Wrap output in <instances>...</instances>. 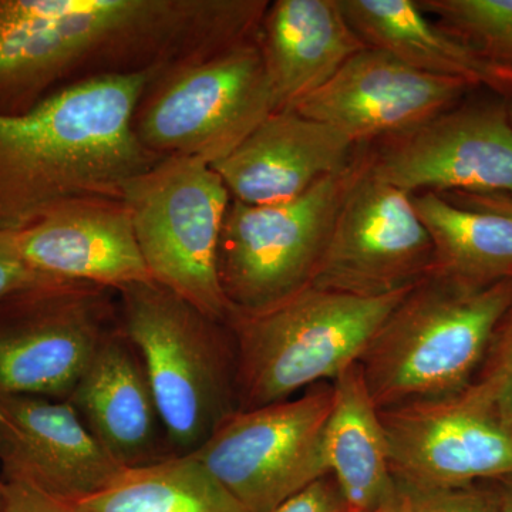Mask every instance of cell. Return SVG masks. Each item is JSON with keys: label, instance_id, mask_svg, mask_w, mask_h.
Segmentation results:
<instances>
[{"label": "cell", "instance_id": "cell-26", "mask_svg": "<svg viewBox=\"0 0 512 512\" xmlns=\"http://www.w3.org/2000/svg\"><path fill=\"white\" fill-rule=\"evenodd\" d=\"M476 382L483 384L512 420V305L495 329Z\"/></svg>", "mask_w": 512, "mask_h": 512}, {"label": "cell", "instance_id": "cell-2", "mask_svg": "<svg viewBox=\"0 0 512 512\" xmlns=\"http://www.w3.org/2000/svg\"><path fill=\"white\" fill-rule=\"evenodd\" d=\"M160 70L64 86L28 113L0 116V229H19L84 200H123L128 181L161 160L134 116Z\"/></svg>", "mask_w": 512, "mask_h": 512}, {"label": "cell", "instance_id": "cell-12", "mask_svg": "<svg viewBox=\"0 0 512 512\" xmlns=\"http://www.w3.org/2000/svg\"><path fill=\"white\" fill-rule=\"evenodd\" d=\"M470 94L412 130L367 144L370 174L412 195L467 192L512 197L507 101L493 93Z\"/></svg>", "mask_w": 512, "mask_h": 512}, {"label": "cell", "instance_id": "cell-36", "mask_svg": "<svg viewBox=\"0 0 512 512\" xmlns=\"http://www.w3.org/2000/svg\"><path fill=\"white\" fill-rule=\"evenodd\" d=\"M0 512H2V511H0Z\"/></svg>", "mask_w": 512, "mask_h": 512}, {"label": "cell", "instance_id": "cell-33", "mask_svg": "<svg viewBox=\"0 0 512 512\" xmlns=\"http://www.w3.org/2000/svg\"><path fill=\"white\" fill-rule=\"evenodd\" d=\"M507 101V110H508V116H510L511 124H512V96L508 97V99H505Z\"/></svg>", "mask_w": 512, "mask_h": 512}, {"label": "cell", "instance_id": "cell-22", "mask_svg": "<svg viewBox=\"0 0 512 512\" xmlns=\"http://www.w3.org/2000/svg\"><path fill=\"white\" fill-rule=\"evenodd\" d=\"M412 201L433 242L431 274L473 286L512 279V217L458 207L436 192Z\"/></svg>", "mask_w": 512, "mask_h": 512}, {"label": "cell", "instance_id": "cell-31", "mask_svg": "<svg viewBox=\"0 0 512 512\" xmlns=\"http://www.w3.org/2000/svg\"><path fill=\"white\" fill-rule=\"evenodd\" d=\"M498 497H500L501 512H512V477L495 481Z\"/></svg>", "mask_w": 512, "mask_h": 512}, {"label": "cell", "instance_id": "cell-4", "mask_svg": "<svg viewBox=\"0 0 512 512\" xmlns=\"http://www.w3.org/2000/svg\"><path fill=\"white\" fill-rule=\"evenodd\" d=\"M116 295L121 328L146 366L171 454L190 456L238 412L231 328L156 281Z\"/></svg>", "mask_w": 512, "mask_h": 512}, {"label": "cell", "instance_id": "cell-15", "mask_svg": "<svg viewBox=\"0 0 512 512\" xmlns=\"http://www.w3.org/2000/svg\"><path fill=\"white\" fill-rule=\"evenodd\" d=\"M0 481L80 503L126 470L67 400L0 396Z\"/></svg>", "mask_w": 512, "mask_h": 512}, {"label": "cell", "instance_id": "cell-16", "mask_svg": "<svg viewBox=\"0 0 512 512\" xmlns=\"http://www.w3.org/2000/svg\"><path fill=\"white\" fill-rule=\"evenodd\" d=\"M2 231L19 259L52 278L111 291L153 281L123 200L67 202Z\"/></svg>", "mask_w": 512, "mask_h": 512}, {"label": "cell", "instance_id": "cell-34", "mask_svg": "<svg viewBox=\"0 0 512 512\" xmlns=\"http://www.w3.org/2000/svg\"><path fill=\"white\" fill-rule=\"evenodd\" d=\"M0 417H2V414H0ZM0 488H2V481H0Z\"/></svg>", "mask_w": 512, "mask_h": 512}, {"label": "cell", "instance_id": "cell-17", "mask_svg": "<svg viewBox=\"0 0 512 512\" xmlns=\"http://www.w3.org/2000/svg\"><path fill=\"white\" fill-rule=\"evenodd\" d=\"M359 146L335 127L282 110L211 167L234 200L272 205L295 200L323 178L345 171Z\"/></svg>", "mask_w": 512, "mask_h": 512}, {"label": "cell", "instance_id": "cell-9", "mask_svg": "<svg viewBox=\"0 0 512 512\" xmlns=\"http://www.w3.org/2000/svg\"><path fill=\"white\" fill-rule=\"evenodd\" d=\"M333 383L238 410L190 454L244 512H269L329 474L323 453Z\"/></svg>", "mask_w": 512, "mask_h": 512}, {"label": "cell", "instance_id": "cell-24", "mask_svg": "<svg viewBox=\"0 0 512 512\" xmlns=\"http://www.w3.org/2000/svg\"><path fill=\"white\" fill-rule=\"evenodd\" d=\"M427 15L487 59L512 69V0H417Z\"/></svg>", "mask_w": 512, "mask_h": 512}, {"label": "cell", "instance_id": "cell-19", "mask_svg": "<svg viewBox=\"0 0 512 512\" xmlns=\"http://www.w3.org/2000/svg\"><path fill=\"white\" fill-rule=\"evenodd\" d=\"M258 40L275 111L293 109L367 47L340 0L269 2Z\"/></svg>", "mask_w": 512, "mask_h": 512}, {"label": "cell", "instance_id": "cell-29", "mask_svg": "<svg viewBox=\"0 0 512 512\" xmlns=\"http://www.w3.org/2000/svg\"><path fill=\"white\" fill-rule=\"evenodd\" d=\"M269 512H346L335 478L326 474Z\"/></svg>", "mask_w": 512, "mask_h": 512}, {"label": "cell", "instance_id": "cell-28", "mask_svg": "<svg viewBox=\"0 0 512 512\" xmlns=\"http://www.w3.org/2000/svg\"><path fill=\"white\" fill-rule=\"evenodd\" d=\"M2 512H87L79 503L53 497L22 484L2 483Z\"/></svg>", "mask_w": 512, "mask_h": 512}, {"label": "cell", "instance_id": "cell-8", "mask_svg": "<svg viewBox=\"0 0 512 512\" xmlns=\"http://www.w3.org/2000/svg\"><path fill=\"white\" fill-rule=\"evenodd\" d=\"M365 156L366 144H360L349 168L295 200L248 205L232 198L218 247V276L232 311H261L311 285L340 202Z\"/></svg>", "mask_w": 512, "mask_h": 512}, {"label": "cell", "instance_id": "cell-5", "mask_svg": "<svg viewBox=\"0 0 512 512\" xmlns=\"http://www.w3.org/2000/svg\"><path fill=\"white\" fill-rule=\"evenodd\" d=\"M413 288V286H412ZM360 298L308 285L254 312H232L238 410L292 399L356 365L410 289Z\"/></svg>", "mask_w": 512, "mask_h": 512}, {"label": "cell", "instance_id": "cell-1", "mask_svg": "<svg viewBox=\"0 0 512 512\" xmlns=\"http://www.w3.org/2000/svg\"><path fill=\"white\" fill-rule=\"evenodd\" d=\"M266 0H0V116L69 84L174 69L256 39Z\"/></svg>", "mask_w": 512, "mask_h": 512}, {"label": "cell", "instance_id": "cell-11", "mask_svg": "<svg viewBox=\"0 0 512 512\" xmlns=\"http://www.w3.org/2000/svg\"><path fill=\"white\" fill-rule=\"evenodd\" d=\"M390 467L402 490L495 483L512 477V420L483 384L379 410Z\"/></svg>", "mask_w": 512, "mask_h": 512}, {"label": "cell", "instance_id": "cell-6", "mask_svg": "<svg viewBox=\"0 0 512 512\" xmlns=\"http://www.w3.org/2000/svg\"><path fill=\"white\" fill-rule=\"evenodd\" d=\"M231 200L210 164L183 156L161 158L128 181L123 194L153 281L222 323L234 312L218 276V247Z\"/></svg>", "mask_w": 512, "mask_h": 512}, {"label": "cell", "instance_id": "cell-27", "mask_svg": "<svg viewBox=\"0 0 512 512\" xmlns=\"http://www.w3.org/2000/svg\"><path fill=\"white\" fill-rule=\"evenodd\" d=\"M62 279L40 274L26 265L10 249L5 234L0 229V303L12 298L16 293L37 288V286L57 284Z\"/></svg>", "mask_w": 512, "mask_h": 512}, {"label": "cell", "instance_id": "cell-14", "mask_svg": "<svg viewBox=\"0 0 512 512\" xmlns=\"http://www.w3.org/2000/svg\"><path fill=\"white\" fill-rule=\"evenodd\" d=\"M473 92L463 80L419 72L367 46L291 110L335 127L359 146L412 130Z\"/></svg>", "mask_w": 512, "mask_h": 512}, {"label": "cell", "instance_id": "cell-20", "mask_svg": "<svg viewBox=\"0 0 512 512\" xmlns=\"http://www.w3.org/2000/svg\"><path fill=\"white\" fill-rule=\"evenodd\" d=\"M340 5L367 46L384 50L419 72L463 80L503 99L512 96V69L431 22L417 0H340Z\"/></svg>", "mask_w": 512, "mask_h": 512}, {"label": "cell", "instance_id": "cell-7", "mask_svg": "<svg viewBox=\"0 0 512 512\" xmlns=\"http://www.w3.org/2000/svg\"><path fill=\"white\" fill-rule=\"evenodd\" d=\"M258 39L157 74L134 116L141 146L210 165L228 157L275 111Z\"/></svg>", "mask_w": 512, "mask_h": 512}, {"label": "cell", "instance_id": "cell-23", "mask_svg": "<svg viewBox=\"0 0 512 512\" xmlns=\"http://www.w3.org/2000/svg\"><path fill=\"white\" fill-rule=\"evenodd\" d=\"M79 504L87 512H244L190 456L126 468L109 487Z\"/></svg>", "mask_w": 512, "mask_h": 512}, {"label": "cell", "instance_id": "cell-13", "mask_svg": "<svg viewBox=\"0 0 512 512\" xmlns=\"http://www.w3.org/2000/svg\"><path fill=\"white\" fill-rule=\"evenodd\" d=\"M433 242L412 194L360 168L340 202L311 285L360 298L412 288L431 275Z\"/></svg>", "mask_w": 512, "mask_h": 512}, {"label": "cell", "instance_id": "cell-30", "mask_svg": "<svg viewBox=\"0 0 512 512\" xmlns=\"http://www.w3.org/2000/svg\"><path fill=\"white\" fill-rule=\"evenodd\" d=\"M441 197L458 207L470 210L497 212L512 217V197L500 194H467V192H447Z\"/></svg>", "mask_w": 512, "mask_h": 512}, {"label": "cell", "instance_id": "cell-10", "mask_svg": "<svg viewBox=\"0 0 512 512\" xmlns=\"http://www.w3.org/2000/svg\"><path fill=\"white\" fill-rule=\"evenodd\" d=\"M119 325L116 291L57 282L0 303V396L67 400Z\"/></svg>", "mask_w": 512, "mask_h": 512}, {"label": "cell", "instance_id": "cell-3", "mask_svg": "<svg viewBox=\"0 0 512 512\" xmlns=\"http://www.w3.org/2000/svg\"><path fill=\"white\" fill-rule=\"evenodd\" d=\"M511 305L512 279L473 286L431 274L414 285L357 362L377 409L470 386Z\"/></svg>", "mask_w": 512, "mask_h": 512}, {"label": "cell", "instance_id": "cell-35", "mask_svg": "<svg viewBox=\"0 0 512 512\" xmlns=\"http://www.w3.org/2000/svg\"><path fill=\"white\" fill-rule=\"evenodd\" d=\"M400 508H402V507H400ZM346 512H348V511H346Z\"/></svg>", "mask_w": 512, "mask_h": 512}, {"label": "cell", "instance_id": "cell-18", "mask_svg": "<svg viewBox=\"0 0 512 512\" xmlns=\"http://www.w3.org/2000/svg\"><path fill=\"white\" fill-rule=\"evenodd\" d=\"M67 402L121 466H150L174 457L146 366L120 320L101 342Z\"/></svg>", "mask_w": 512, "mask_h": 512}, {"label": "cell", "instance_id": "cell-21", "mask_svg": "<svg viewBox=\"0 0 512 512\" xmlns=\"http://www.w3.org/2000/svg\"><path fill=\"white\" fill-rule=\"evenodd\" d=\"M323 453L346 511H400L403 493L390 467L382 419L357 363L333 382Z\"/></svg>", "mask_w": 512, "mask_h": 512}, {"label": "cell", "instance_id": "cell-32", "mask_svg": "<svg viewBox=\"0 0 512 512\" xmlns=\"http://www.w3.org/2000/svg\"><path fill=\"white\" fill-rule=\"evenodd\" d=\"M399 512H412V508H410L409 500H407L406 495H404V494H403L402 508H400Z\"/></svg>", "mask_w": 512, "mask_h": 512}, {"label": "cell", "instance_id": "cell-25", "mask_svg": "<svg viewBox=\"0 0 512 512\" xmlns=\"http://www.w3.org/2000/svg\"><path fill=\"white\" fill-rule=\"evenodd\" d=\"M402 490V488H400ZM412 512H501L494 483H478L443 490H402Z\"/></svg>", "mask_w": 512, "mask_h": 512}]
</instances>
